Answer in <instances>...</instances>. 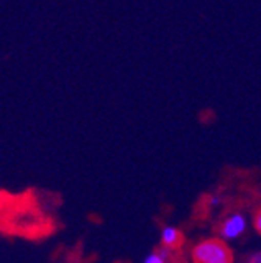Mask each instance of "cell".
I'll use <instances>...</instances> for the list:
<instances>
[{
    "instance_id": "6da1fadb",
    "label": "cell",
    "mask_w": 261,
    "mask_h": 263,
    "mask_svg": "<svg viewBox=\"0 0 261 263\" xmlns=\"http://www.w3.org/2000/svg\"><path fill=\"white\" fill-rule=\"evenodd\" d=\"M194 263H233V254L224 240L208 238L192 249Z\"/></svg>"
},
{
    "instance_id": "7a4b0ae2",
    "label": "cell",
    "mask_w": 261,
    "mask_h": 263,
    "mask_svg": "<svg viewBox=\"0 0 261 263\" xmlns=\"http://www.w3.org/2000/svg\"><path fill=\"white\" fill-rule=\"evenodd\" d=\"M246 218L241 213H233L228 216L222 226H220V237L224 240H233L238 238L239 235H243V232L246 230Z\"/></svg>"
},
{
    "instance_id": "3957f363",
    "label": "cell",
    "mask_w": 261,
    "mask_h": 263,
    "mask_svg": "<svg viewBox=\"0 0 261 263\" xmlns=\"http://www.w3.org/2000/svg\"><path fill=\"white\" fill-rule=\"evenodd\" d=\"M183 241H185L183 234L178 229L166 226L161 230V243L166 249H178L183 245Z\"/></svg>"
},
{
    "instance_id": "277c9868",
    "label": "cell",
    "mask_w": 261,
    "mask_h": 263,
    "mask_svg": "<svg viewBox=\"0 0 261 263\" xmlns=\"http://www.w3.org/2000/svg\"><path fill=\"white\" fill-rule=\"evenodd\" d=\"M168 251H169V249H166V248H165L161 252H159V251H156V252L150 254V255L146 258V261H144V263H166Z\"/></svg>"
},
{
    "instance_id": "5b68a950",
    "label": "cell",
    "mask_w": 261,
    "mask_h": 263,
    "mask_svg": "<svg viewBox=\"0 0 261 263\" xmlns=\"http://www.w3.org/2000/svg\"><path fill=\"white\" fill-rule=\"evenodd\" d=\"M253 226L256 229V232L261 235V210H258L256 216H255V221H253Z\"/></svg>"
},
{
    "instance_id": "8992f818",
    "label": "cell",
    "mask_w": 261,
    "mask_h": 263,
    "mask_svg": "<svg viewBox=\"0 0 261 263\" xmlns=\"http://www.w3.org/2000/svg\"><path fill=\"white\" fill-rule=\"evenodd\" d=\"M249 263H261V251L255 252L249 257Z\"/></svg>"
}]
</instances>
